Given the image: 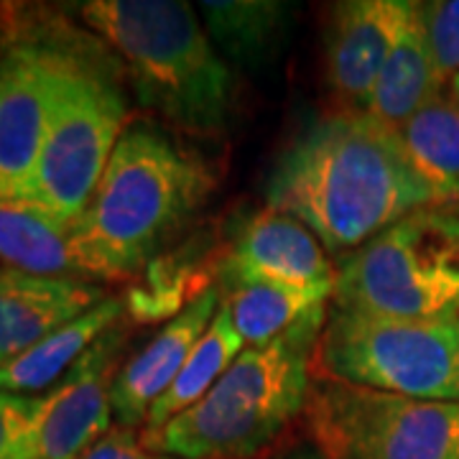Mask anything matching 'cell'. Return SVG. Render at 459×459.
I'll use <instances>...</instances> for the list:
<instances>
[{
	"mask_svg": "<svg viewBox=\"0 0 459 459\" xmlns=\"http://www.w3.org/2000/svg\"><path fill=\"white\" fill-rule=\"evenodd\" d=\"M220 286L246 281H273L291 286H319L334 281L325 246L309 228L283 212L253 214L220 258Z\"/></svg>",
	"mask_w": 459,
	"mask_h": 459,
	"instance_id": "12",
	"label": "cell"
},
{
	"mask_svg": "<svg viewBox=\"0 0 459 459\" xmlns=\"http://www.w3.org/2000/svg\"><path fill=\"white\" fill-rule=\"evenodd\" d=\"M406 0L332 3L325 26V80L344 113H365L394 47Z\"/></svg>",
	"mask_w": 459,
	"mask_h": 459,
	"instance_id": "11",
	"label": "cell"
},
{
	"mask_svg": "<svg viewBox=\"0 0 459 459\" xmlns=\"http://www.w3.org/2000/svg\"><path fill=\"white\" fill-rule=\"evenodd\" d=\"M212 44L235 65H268L289 33L291 5L279 0H207L199 3Z\"/></svg>",
	"mask_w": 459,
	"mask_h": 459,
	"instance_id": "20",
	"label": "cell"
},
{
	"mask_svg": "<svg viewBox=\"0 0 459 459\" xmlns=\"http://www.w3.org/2000/svg\"><path fill=\"white\" fill-rule=\"evenodd\" d=\"M314 376L403 398L459 403V316L385 319L329 307Z\"/></svg>",
	"mask_w": 459,
	"mask_h": 459,
	"instance_id": "6",
	"label": "cell"
},
{
	"mask_svg": "<svg viewBox=\"0 0 459 459\" xmlns=\"http://www.w3.org/2000/svg\"><path fill=\"white\" fill-rule=\"evenodd\" d=\"M243 350H246V342L240 340L228 309L220 304V312L214 314L210 329L199 337V342L189 352L186 362L181 365L179 376L174 377V383L166 388V394L153 403V409L148 411L143 431L161 429L171 419H177L179 413L197 406Z\"/></svg>",
	"mask_w": 459,
	"mask_h": 459,
	"instance_id": "21",
	"label": "cell"
},
{
	"mask_svg": "<svg viewBox=\"0 0 459 459\" xmlns=\"http://www.w3.org/2000/svg\"><path fill=\"white\" fill-rule=\"evenodd\" d=\"M105 299L98 283L44 279L0 265V368Z\"/></svg>",
	"mask_w": 459,
	"mask_h": 459,
	"instance_id": "14",
	"label": "cell"
},
{
	"mask_svg": "<svg viewBox=\"0 0 459 459\" xmlns=\"http://www.w3.org/2000/svg\"><path fill=\"white\" fill-rule=\"evenodd\" d=\"M126 128V98L113 74L77 49L69 51L26 204L72 228Z\"/></svg>",
	"mask_w": 459,
	"mask_h": 459,
	"instance_id": "7",
	"label": "cell"
},
{
	"mask_svg": "<svg viewBox=\"0 0 459 459\" xmlns=\"http://www.w3.org/2000/svg\"><path fill=\"white\" fill-rule=\"evenodd\" d=\"M332 307L385 319H457L459 210H419L342 255Z\"/></svg>",
	"mask_w": 459,
	"mask_h": 459,
	"instance_id": "5",
	"label": "cell"
},
{
	"mask_svg": "<svg viewBox=\"0 0 459 459\" xmlns=\"http://www.w3.org/2000/svg\"><path fill=\"white\" fill-rule=\"evenodd\" d=\"M395 133L437 204L459 210V105L452 95L427 102Z\"/></svg>",
	"mask_w": 459,
	"mask_h": 459,
	"instance_id": "19",
	"label": "cell"
},
{
	"mask_svg": "<svg viewBox=\"0 0 459 459\" xmlns=\"http://www.w3.org/2000/svg\"><path fill=\"white\" fill-rule=\"evenodd\" d=\"M72 228L26 202H0V261L31 276L87 281L72 253ZM90 283V281H87Z\"/></svg>",
	"mask_w": 459,
	"mask_h": 459,
	"instance_id": "18",
	"label": "cell"
},
{
	"mask_svg": "<svg viewBox=\"0 0 459 459\" xmlns=\"http://www.w3.org/2000/svg\"><path fill=\"white\" fill-rule=\"evenodd\" d=\"M334 294V281L319 286H291L273 281H246L220 286L222 307L246 347L271 342L304 316L325 309Z\"/></svg>",
	"mask_w": 459,
	"mask_h": 459,
	"instance_id": "17",
	"label": "cell"
},
{
	"mask_svg": "<svg viewBox=\"0 0 459 459\" xmlns=\"http://www.w3.org/2000/svg\"><path fill=\"white\" fill-rule=\"evenodd\" d=\"M123 299H105L82 316L66 322L65 327L54 329L41 342L0 368V391L26 395L54 385L105 332H110L123 319Z\"/></svg>",
	"mask_w": 459,
	"mask_h": 459,
	"instance_id": "16",
	"label": "cell"
},
{
	"mask_svg": "<svg viewBox=\"0 0 459 459\" xmlns=\"http://www.w3.org/2000/svg\"><path fill=\"white\" fill-rule=\"evenodd\" d=\"M265 204L299 220L327 253L360 247L409 214L439 207L398 133L368 113H329L283 148Z\"/></svg>",
	"mask_w": 459,
	"mask_h": 459,
	"instance_id": "1",
	"label": "cell"
},
{
	"mask_svg": "<svg viewBox=\"0 0 459 459\" xmlns=\"http://www.w3.org/2000/svg\"><path fill=\"white\" fill-rule=\"evenodd\" d=\"M126 334L120 325L105 332L84 352L62 383L44 395L23 459H72L102 434L113 421V380Z\"/></svg>",
	"mask_w": 459,
	"mask_h": 459,
	"instance_id": "10",
	"label": "cell"
},
{
	"mask_svg": "<svg viewBox=\"0 0 459 459\" xmlns=\"http://www.w3.org/2000/svg\"><path fill=\"white\" fill-rule=\"evenodd\" d=\"M442 87L444 77L431 54L421 3L406 0L394 47L380 69L365 113L373 115L377 123L388 126L391 131H398L411 115L439 98L444 92Z\"/></svg>",
	"mask_w": 459,
	"mask_h": 459,
	"instance_id": "15",
	"label": "cell"
},
{
	"mask_svg": "<svg viewBox=\"0 0 459 459\" xmlns=\"http://www.w3.org/2000/svg\"><path fill=\"white\" fill-rule=\"evenodd\" d=\"M212 189L214 174L202 156L153 123L128 126L72 225V253L84 279H131L146 271Z\"/></svg>",
	"mask_w": 459,
	"mask_h": 459,
	"instance_id": "2",
	"label": "cell"
},
{
	"mask_svg": "<svg viewBox=\"0 0 459 459\" xmlns=\"http://www.w3.org/2000/svg\"><path fill=\"white\" fill-rule=\"evenodd\" d=\"M273 459H325L319 455V449L314 446L312 442L309 444H299V446H291V449H286V452H281Z\"/></svg>",
	"mask_w": 459,
	"mask_h": 459,
	"instance_id": "25",
	"label": "cell"
},
{
	"mask_svg": "<svg viewBox=\"0 0 459 459\" xmlns=\"http://www.w3.org/2000/svg\"><path fill=\"white\" fill-rule=\"evenodd\" d=\"M72 459H171L153 455L143 446L141 437L126 427H113L108 434H102L98 442H92Z\"/></svg>",
	"mask_w": 459,
	"mask_h": 459,
	"instance_id": "24",
	"label": "cell"
},
{
	"mask_svg": "<svg viewBox=\"0 0 459 459\" xmlns=\"http://www.w3.org/2000/svg\"><path fill=\"white\" fill-rule=\"evenodd\" d=\"M327 307L304 316L271 342L246 347L197 406L141 442L171 459H250L304 416L314 383V355Z\"/></svg>",
	"mask_w": 459,
	"mask_h": 459,
	"instance_id": "3",
	"label": "cell"
},
{
	"mask_svg": "<svg viewBox=\"0 0 459 459\" xmlns=\"http://www.w3.org/2000/svg\"><path fill=\"white\" fill-rule=\"evenodd\" d=\"M304 421L325 459H459V403L449 401L314 376Z\"/></svg>",
	"mask_w": 459,
	"mask_h": 459,
	"instance_id": "8",
	"label": "cell"
},
{
	"mask_svg": "<svg viewBox=\"0 0 459 459\" xmlns=\"http://www.w3.org/2000/svg\"><path fill=\"white\" fill-rule=\"evenodd\" d=\"M84 23L128 66L148 110L186 133L222 131L235 82L199 13L181 0H90Z\"/></svg>",
	"mask_w": 459,
	"mask_h": 459,
	"instance_id": "4",
	"label": "cell"
},
{
	"mask_svg": "<svg viewBox=\"0 0 459 459\" xmlns=\"http://www.w3.org/2000/svg\"><path fill=\"white\" fill-rule=\"evenodd\" d=\"M421 16L434 62L444 80H452L459 74V0L421 3Z\"/></svg>",
	"mask_w": 459,
	"mask_h": 459,
	"instance_id": "22",
	"label": "cell"
},
{
	"mask_svg": "<svg viewBox=\"0 0 459 459\" xmlns=\"http://www.w3.org/2000/svg\"><path fill=\"white\" fill-rule=\"evenodd\" d=\"M220 286H212L184 312L171 316L166 327L117 370L110 391L117 427H146L148 411L179 376L181 365L186 362L199 337L210 329L214 314L220 312Z\"/></svg>",
	"mask_w": 459,
	"mask_h": 459,
	"instance_id": "13",
	"label": "cell"
},
{
	"mask_svg": "<svg viewBox=\"0 0 459 459\" xmlns=\"http://www.w3.org/2000/svg\"><path fill=\"white\" fill-rule=\"evenodd\" d=\"M44 398L0 391V459H23Z\"/></svg>",
	"mask_w": 459,
	"mask_h": 459,
	"instance_id": "23",
	"label": "cell"
},
{
	"mask_svg": "<svg viewBox=\"0 0 459 459\" xmlns=\"http://www.w3.org/2000/svg\"><path fill=\"white\" fill-rule=\"evenodd\" d=\"M449 95H452V100L459 105V74H455V77L449 80Z\"/></svg>",
	"mask_w": 459,
	"mask_h": 459,
	"instance_id": "26",
	"label": "cell"
},
{
	"mask_svg": "<svg viewBox=\"0 0 459 459\" xmlns=\"http://www.w3.org/2000/svg\"><path fill=\"white\" fill-rule=\"evenodd\" d=\"M69 51L39 41L0 51V202L29 197Z\"/></svg>",
	"mask_w": 459,
	"mask_h": 459,
	"instance_id": "9",
	"label": "cell"
}]
</instances>
